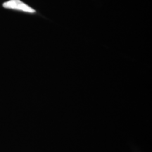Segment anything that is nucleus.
Segmentation results:
<instances>
[{"label": "nucleus", "instance_id": "obj_1", "mask_svg": "<svg viewBox=\"0 0 152 152\" xmlns=\"http://www.w3.org/2000/svg\"><path fill=\"white\" fill-rule=\"evenodd\" d=\"M2 6L5 9L20 11L25 13H29V14H34L36 12L35 9L31 8L20 0H9L4 3Z\"/></svg>", "mask_w": 152, "mask_h": 152}]
</instances>
